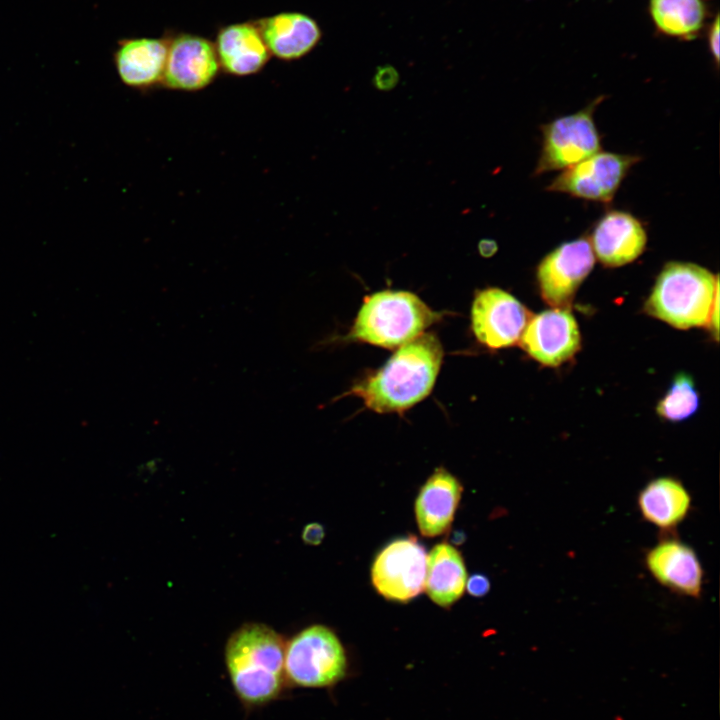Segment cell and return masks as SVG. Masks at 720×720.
Instances as JSON below:
<instances>
[{"label": "cell", "mask_w": 720, "mask_h": 720, "mask_svg": "<svg viewBox=\"0 0 720 720\" xmlns=\"http://www.w3.org/2000/svg\"><path fill=\"white\" fill-rule=\"evenodd\" d=\"M442 359L439 339L422 333L398 347L381 368L359 380L346 395L359 397L377 413H402L430 394Z\"/></svg>", "instance_id": "obj_1"}, {"label": "cell", "mask_w": 720, "mask_h": 720, "mask_svg": "<svg viewBox=\"0 0 720 720\" xmlns=\"http://www.w3.org/2000/svg\"><path fill=\"white\" fill-rule=\"evenodd\" d=\"M285 647L282 637L265 624H245L230 636L225 662L243 702L258 705L279 695L286 679Z\"/></svg>", "instance_id": "obj_2"}, {"label": "cell", "mask_w": 720, "mask_h": 720, "mask_svg": "<svg viewBox=\"0 0 720 720\" xmlns=\"http://www.w3.org/2000/svg\"><path fill=\"white\" fill-rule=\"evenodd\" d=\"M718 275L694 263L671 261L658 274L645 311L677 329L708 325Z\"/></svg>", "instance_id": "obj_3"}, {"label": "cell", "mask_w": 720, "mask_h": 720, "mask_svg": "<svg viewBox=\"0 0 720 720\" xmlns=\"http://www.w3.org/2000/svg\"><path fill=\"white\" fill-rule=\"evenodd\" d=\"M440 318V313L414 293L379 291L364 299L347 337L395 349L417 338Z\"/></svg>", "instance_id": "obj_4"}, {"label": "cell", "mask_w": 720, "mask_h": 720, "mask_svg": "<svg viewBox=\"0 0 720 720\" xmlns=\"http://www.w3.org/2000/svg\"><path fill=\"white\" fill-rule=\"evenodd\" d=\"M285 676L301 687H325L340 680L346 656L338 637L327 627L313 625L294 636L285 647Z\"/></svg>", "instance_id": "obj_5"}, {"label": "cell", "mask_w": 720, "mask_h": 720, "mask_svg": "<svg viewBox=\"0 0 720 720\" xmlns=\"http://www.w3.org/2000/svg\"><path fill=\"white\" fill-rule=\"evenodd\" d=\"M597 99L587 107L541 126L542 145L534 174L565 170L601 150L594 121Z\"/></svg>", "instance_id": "obj_6"}, {"label": "cell", "mask_w": 720, "mask_h": 720, "mask_svg": "<svg viewBox=\"0 0 720 720\" xmlns=\"http://www.w3.org/2000/svg\"><path fill=\"white\" fill-rule=\"evenodd\" d=\"M639 160L637 155L600 150L563 170L546 190L588 201L609 203L630 169Z\"/></svg>", "instance_id": "obj_7"}, {"label": "cell", "mask_w": 720, "mask_h": 720, "mask_svg": "<svg viewBox=\"0 0 720 720\" xmlns=\"http://www.w3.org/2000/svg\"><path fill=\"white\" fill-rule=\"evenodd\" d=\"M595 264L588 237L564 242L546 254L536 269L540 294L553 308L568 309Z\"/></svg>", "instance_id": "obj_8"}, {"label": "cell", "mask_w": 720, "mask_h": 720, "mask_svg": "<svg viewBox=\"0 0 720 720\" xmlns=\"http://www.w3.org/2000/svg\"><path fill=\"white\" fill-rule=\"evenodd\" d=\"M427 554L414 537L389 543L375 558L371 577L376 590L386 599L405 602L423 589Z\"/></svg>", "instance_id": "obj_9"}, {"label": "cell", "mask_w": 720, "mask_h": 720, "mask_svg": "<svg viewBox=\"0 0 720 720\" xmlns=\"http://www.w3.org/2000/svg\"><path fill=\"white\" fill-rule=\"evenodd\" d=\"M532 315L510 293L495 287L475 294L471 325L479 343L490 349L516 344Z\"/></svg>", "instance_id": "obj_10"}, {"label": "cell", "mask_w": 720, "mask_h": 720, "mask_svg": "<svg viewBox=\"0 0 720 720\" xmlns=\"http://www.w3.org/2000/svg\"><path fill=\"white\" fill-rule=\"evenodd\" d=\"M215 45L194 34L168 38V52L162 84L173 90L198 91L209 86L220 71Z\"/></svg>", "instance_id": "obj_11"}, {"label": "cell", "mask_w": 720, "mask_h": 720, "mask_svg": "<svg viewBox=\"0 0 720 720\" xmlns=\"http://www.w3.org/2000/svg\"><path fill=\"white\" fill-rule=\"evenodd\" d=\"M519 341L534 360L556 367L578 352L581 337L572 313L568 309L553 308L532 316Z\"/></svg>", "instance_id": "obj_12"}, {"label": "cell", "mask_w": 720, "mask_h": 720, "mask_svg": "<svg viewBox=\"0 0 720 720\" xmlns=\"http://www.w3.org/2000/svg\"><path fill=\"white\" fill-rule=\"evenodd\" d=\"M644 561L651 576L665 588L686 597L701 596L704 571L690 545L675 538L663 539L648 550Z\"/></svg>", "instance_id": "obj_13"}, {"label": "cell", "mask_w": 720, "mask_h": 720, "mask_svg": "<svg viewBox=\"0 0 720 720\" xmlns=\"http://www.w3.org/2000/svg\"><path fill=\"white\" fill-rule=\"evenodd\" d=\"M595 258L606 267H620L636 260L645 250L643 223L626 211H607L593 226L590 237Z\"/></svg>", "instance_id": "obj_14"}, {"label": "cell", "mask_w": 720, "mask_h": 720, "mask_svg": "<svg viewBox=\"0 0 720 720\" xmlns=\"http://www.w3.org/2000/svg\"><path fill=\"white\" fill-rule=\"evenodd\" d=\"M167 52L168 38H125L118 41L113 62L123 84L147 89L162 82Z\"/></svg>", "instance_id": "obj_15"}, {"label": "cell", "mask_w": 720, "mask_h": 720, "mask_svg": "<svg viewBox=\"0 0 720 720\" xmlns=\"http://www.w3.org/2000/svg\"><path fill=\"white\" fill-rule=\"evenodd\" d=\"M214 45L220 67L234 76L259 72L271 56L256 21L223 26Z\"/></svg>", "instance_id": "obj_16"}, {"label": "cell", "mask_w": 720, "mask_h": 720, "mask_svg": "<svg viewBox=\"0 0 720 720\" xmlns=\"http://www.w3.org/2000/svg\"><path fill=\"white\" fill-rule=\"evenodd\" d=\"M256 23L270 54L282 60L306 55L321 38L317 22L300 12H281Z\"/></svg>", "instance_id": "obj_17"}, {"label": "cell", "mask_w": 720, "mask_h": 720, "mask_svg": "<svg viewBox=\"0 0 720 720\" xmlns=\"http://www.w3.org/2000/svg\"><path fill=\"white\" fill-rule=\"evenodd\" d=\"M462 486L450 472L437 468L421 488L415 504L419 530L426 537L443 534L450 527Z\"/></svg>", "instance_id": "obj_18"}, {"label": "cell", "mask_w": 720, "mask_h": 720, "mask_svg": "<svg viewBox=\"0 0 720 720\" xmlns=\"http://www.w3.org/2000/svg\"><path fill=\"white\" fill-rule=\"evenodd\" d=\"M637 505L644 520L669 530L687 517L691 496L679 480L663 476L651 480L640 490Z\"/></svg>", "instance_id": "obj_19"}, {"label": "cell", "mask_w": 720, "mask_h": 720, "mask_svg": "<svg viewBox=\"0 0 720 720\" xmlns=\"http://www.w3.org/2000/svg\"><path fill=\"white\" fill-rule=\"evenodd\" d=\"M467 574L461 554L450 544H437L427 555L424 588L439 606L448 607L463 594Z\"/></svg>", "instance_id": "obj_20"}, {"label": "cell", "mask_w": 720, "mask_h": 720, "mask_svg": "<svg viewBox=\"0 0 720 720\" xmlns=\"http://www.w3.org/2000/svg\"><path fill=\"white\" fill-rule=\"evenodd\" d=\"M650 14L661 32L691 38L703 25L705 6L702 0H650Z\"/></svg>", "instance_id": "obj_21"}, {"label": "cell", "mask_w": 720, "mask_h": 720, "mask_svg": "<svg viewBox=\"0 0 720 720\" xmlns=\"http://www.w3.org/2000/svg\"><path fill=\"white\" fill-rule=\"evenodd\" d=\"M699 405L700 396L692 377L681 372L674 377L658 402L656 412L665 420L679 422L694 415Z\"/></svg>", "instance_id": "obj_22"}, {"label": "cell", "mask_w": 720, "mask_h": 720, "mask_svg": "<svg viewBox=\"0 0 720 720\" xmlns=\"http://www.w3.org/2000/svg\"><path fill=\"white\" fill-rule=\"evenodd\" d=\"M469 593L476 597L485 595L490 589V583L487 577L476 574L466 581Z\"/></svg>", "instance_id": "obj_23"}, {"label": "cell", "mask_w": 720, "mask_h": 720, "mask_svg": "<svg viewBox=\"0 0 720 720\" xmlns=\"http://www.w3.org/2000/svg\"><path fill=\"white\" fill-rule=\"evenodd\" d=\"M397 73L392 68H383L375 76V86L381 90H388L395 86L397 83Z\"/></svg>", "instance_id": "obj_24"}, {"label": "cell", "mask_w": 720, "mask_h": 720, "mask_svg": "<svg viewBox=\"0 0 720 720\" xmlns=\"http://www.w3.org/2000/svg\"><path fill=\"white\" fill-rule=\"evenodd\" d=\"M324 528L319 523H310L306 525L302 532V539L306 544L318 545L324 538Z\"/></svg>", "instance_id": "obj_25"}, {"label": "cell", "mask_w": 720, "mask_h": 720, "mask_svg": "<svg viewBox=\"0 0 720 720\" xmlns=\"http://www.w3.org/2000/svg\"><path fill=\"white\" fill-rule=\"evenodd\" d=\"M709 48L716 64L719 63V16L717 15L708 36Z\"/></svg>", "instance_id": "obj_26"}, {"label": "cell", "mask_w": 720, "mask_h": 720, "mask_svg": "<svg viewBox=\"0 0 720 720\" xmlns=\"http://www.w3.org/2000/svg\"><path fill=\"white\" fill-rule=\"evenodd\" d=\"M478 250L483 257H491L497 251V243L492 239H482L478 243Z\"/></svg>", "instance_id": "obj_27"}]
</instances>
